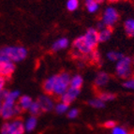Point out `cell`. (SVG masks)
I'll use <instances>...</instances> for the list:
<instances>
[{
	"label": "cell",
	"mask_w": 134,
	"mask_h": 134,
	"mask_svg": "<svg viewBox=\"0 0 134 134\" xmlns=\"http://www.w3.org/2000/svg\"><path fill=\"white\" fill-rule=\"evenodd\" d=\"M26 48L23 46H6L0 49V55L6 56L12 62H21L27 56Z\"/></svg>",
	"instance_id": "cell-1"
},
{
	"label": "cell",
	"mask_w": 134,
	"mask_h": 134,
	"mask_svg": "<svg viewBox=\"0 0 134 134\" xmlns=\"http://www.w3.org/2000/svg\"><path fill=\"white\" fill-rule=\"evenodd\" d=\"M115 73L119 78L125 80L132 77L133 70H132L131 58L124 55L120 60L117 61L115 66Z\"/></svg>",
	"instance_id": "cell-2"
},
{
	"label": "cell",
	"mask_w": 134,
	"mask_h": 134,
	"mask_svg": "<svg viewBox=\"0 0 134 134\" xmlns=\"http://www.w3.org/2000/svg\"><path fill=\"white\" fill-rule=\"evenodd\" d=\"M54 76H55V81H54V94H53V96L60 98L69 88L70 76H69V74L68 72H61V73L54 75Z\"/></svg>",
	"instance_id": "cell-3"
},
{
	"label": "cell",
	"mask_w": 134,
	"mask_h": 134,
	"mask_svg": "<svg viewBox=\"0 0 134 134\" xmlns=\"http://www.w3.org/2000/svg\"><path fill=\"white\" fill-rule=\"evenodd\" d=\"M23 113V110L17 103H10L7 101H2L1 109V117L5 120H9Z\"/></svg>",
	"instance_id": "cell-4"
},
{
	"label": "cell",
	"mask_w": 134,
	"mask_h": 134,
	"mask_svg": "<svg viewBox=\"0 0 134 134\" xmlns=\"http://www.w3.org/2000/svg\"><path fill=\"white\" fill-rule=\"evenodd\" d=\"M119 20V13L114 8L108 7L105 10L103 11L101 22L106 27H112L115 25Z\"/></svg>",
	"instance_id": "cell-5"
},
{
	"label": "cell",
	"mask_w": 134,
	"mask_h": 134,
	"mask_svg": "<svg viewBox=\"0 0 134 134\" xmlns=\"http://www.w3.org/2000/svg\"><path fill=\"white\" fill-rule=\"evenodd\" d=\"M15 71V64L6 56L0 55V76L8 79Z\"/></svg>",
	"instance_id": "cell-6"
},
{
	"label": "cell",
	"mask_w": 134,
	"mask_h": 134,
	"mask_svg": "<svg viewBox=\"0 0 134 134\" xmlns=\"http://www.w3.org/2000/svg\"><path fill=\"white\" fill-rule=\"evenodd\" d=\"M72 50L76 51L77 53H79V54H81V57H82L81 58V61H82V62H83L85 56H86L87 54H89L90 53L93 51V50L88 47V45L85 43L83 36L77 38L76 40L72 42Z\"/></svg>",
	"instance_id": "cell-7"
},
{
	"label": "cell",
	"mask_w": 134,
	"mask_h": 134,
	"mask_svg": "<svg viewBox=\"0 0 134 134\" xmlns=\"http://www.w3.org/2000/svg\"><path fill=\"white\" fill-rule=\"evenodd\" d=\"M83 37L88 47L91 48L92 50L97 49L99 40H98V31L96 28H93V27L88 28Z\"/></svg>",
	"instance_id": "cell-8"
},
{
	"label": "cell",
	"mask_w": 134,
	"mask_h": 134,
	"mask_svg": "<svg viewBox=\"0 0 134 134\" xmlns=\"http://www.w3.org/2000/svg\"><path fill=\"white\" fill-rule=\"evenodd\" d=\"M38 103L40 104L41 111L44 113L51 112L52 110L54 108V100L50 98L49 95H43V96H40L37 99Z\"/></svg>",
	"instance_id": "cell-9"
},
{
	"label": "cell",
	"mask_w": 134,
	"mask_h": 134,
	"mask_svg": "<svg viewBox=\"0 0 134 134\" xmlns=\"http://www.w3.org/2000/svg\"><path fill=\"white\" fill-rule=\"evenodd\" d=\"M25 123L21 119L17 118L12 122H9V132L8 134H25Z\"/></svg>",
	"instance_id": "cell-10"
},
{
	"label": "cell",
	"mask_w": 134,
	"mask_h": 134,
	"mask_svg": "<svg viewBox=\"0 0 134 134\" xmlns=\"http://www.w3.org/2000/svg\"><path fill=\"white\" fill-rule=\"evenodd\" d=\"M81 90L80 89H74V88H71L69 87V89L60 97L61 101L64 103H67V104H71L75 99L77 98V97L80 94Z\"/></svg>",
	"instance_id": "cell-11"
},
{
	"label": "cell",
	"mask_w": 134,
	"mask_h": 134,
	"mask_svg": "<svg viewBox=\"0 0 134 134\" xmlns=\"http://www.w3.org/2000/svg\"><path fill=\"white\" fill-rule=\"evenodd\" d=\"M110 81V76L109 74L105 71H100L97 74L96 78L94 81V85L96 87L99 88V87L105 86Z\"/></svg>",
	"instance_id": "cell-12"
},
{
	"label": "cell",
	"mask_w": 134,
	"mask_h": 134,
	"mask_svg": "<svg viewBox=\"0 0 134 134\" xmlns=\"http://www.w3.org/2000/svg\"><path fill=\"white\" fill-rule=\"evenodd\" d=\"M54 81H55V76H52L50 78L46 79L43 83V90H44L45 94L49 95V96H53L54 94Z\"/></svg>",
	"instance_id": "cell-13"
},
{
	"label": "cell",
	"mask_w": 134,
	"mask_h": 134,
	"mask_svg": "<svg viewBox=\"0 0 134 134\" xmlns=\"http://www.w3.org/2000/svg\"><path fill=\"white\" fill-rule=\"evenodd\" d=\"M69 41L68 38H61L59 40H55L53 45H52V51L53 52H57V51H60V50L63 49H66V48L69 46Z\"/></svg>",
	"instance_id": "cell-14"
},
{
	"label": "cell",
	"mask_w": 134,
	"mask_h": 134,
	"mask_svg": "<svg viewBox=\"0 0 134 134\" xmlns=\"http://www.w3.org/2000/svg\"><path fill=\"white\" fill-rule=\"evenodd\" d=\"M33 103V99L29 96H22L19 98L18 99V104L20 106V108L23 110V111H26V110H29L31 104Z\"/></svg>",
	"instance_id": "cell-15"
},
{
	"label": "cell",
	"mask_w": 134,
	"mask_h": 134,
	"mask_svg": "<svg viewBox=\"0 0 134 134\" xmlns=\"http://www.w3.org/2000/svg\"><path fill=\"white\" fill-rule=\"evenodd\" d=\"M113 34L112 27H104L103 29L98 31V40L99 42H105L110 40Z\"/></svg>",
	"instance_id": "cell-16"
},
{
	"label": "cell",
	"mask_w": 134,
	"mask_h": 134,
	"mask_svg": "<svg viewBox=\"0 0 134 134\" xmlns=\"http://www.w3.org/2000/svg\"><path fill=\"white\" fill-rule=\"evenodd\" d=\"M83 83V77L77 74V75H74L72 78H70V83H69V87L74 88V89H80L82 88Z\"/></svg>",
	"instance_id": "cell-17"
},
{
	"label": "cell",
	"mask_w": 134,
	"mask_h": 134,
	"mask_svg": "<svg viewBox=\"0 0 134 134\" xmlns=\"http://www.w3.org/2000/svg\"><path fill=\"white\" fill-rule=\"evenodd\" d=\"M124 28H125V32L129 38L134 37V19L131 18L126 20L124 23Z\"/></svg>",
	"instance_id": "cell-18"
},
{
	"label": "cell",
	"mask_w": 134,
	"mask_h": 134,
	"mask_svg": "<svg viewBox=\"0 0 134 134\" xmlns=\"http://www.w3.org/2000/svg\"><path fill=\"white\" fill-rule=\"evenodd\" d=\"M37 123H38V120H37L36 116H33V115L29 116L28 118L26 119V121L25 122V131L30 132V131H32V130H34L36 129Z\"/></svg>",
	"instance_id": "cell-19"
},
{
	"label": "cell",
	"mask_w": 134,
	"mask_h": 134,
	"mask_svg": "<svg viewBox=\"0 0 134 134\" xmlns=\"http://www.w3.org/2000/svg\"><path fill=\"white\" fill-rule=\"evenodd\" d=\"M19 98H20V92H19L18 90L9 91L7 96L3 98L2 101H7V102H10V103H16V101L19 99Z\"/></svg>",
	"instance_id": "cell-20"
},
{
	"label": "cell",
	"mask_w": 134,
	"mask_h": 134,
	"mask_svg": "<svg viewBox=\"0 0 134 134\" xmlns=\"http://www.w3.org/2000/svg\"><path fill=\"white\" fill-rule=\"evenodd\" d=\"M97 98H98L100 100H102L103 102H106V101H111L114 100V98H116V96L113 93H110V92H98V95H97Z\"/></svg>",
	"instance_id": "cell-21"
},
{
	"label": "cell",
	"mask_w": 134,
	"mask_h": 134,
	"mask_svg": "<svg viewBox=\"0 0 134 134\" xmlns=\"http://www.w3.org/2000/svg\"><path fill=\"white\" fill-rule=\"evenodd\" d=\"M85 7L90 13H95L96 11H98L99 5L95 0H85Z\"/></svg>",
	"instance_id": "cell-22"
},
{
	"label": "cell",
	"mask_w": 134,
	"mask_h": 134,
	"mask_svg": "<svg viewBox=\"0 0 134 134\" xmlns=\"http://www.w3.org/2000/svg\"><path fill=\"white\" fill-rule=\"evenodd\" d=\"M29 113H30V114L33 116H37L38 115V114H40L41 113H42V111H41V108H40V104L38 103V101H33V103L31 104V106H30V108H29Z\"/></svg>",
	"instance_id": "cell-23"
},
{
	"label": "cell",
	"mask_w": 134,
	"mask_h": 134,
	"mask_svg": "<svg viewBox=\"0 0 134 134\" xmlns=\"http://www.w3.org/2000/svg\"><path fill=\"white\" fill-rule=\"evenodd\" d=\"M123 56H124L123 54H121L119 52H115V51H111L107 54V58L110 61H112V62H117V61L120 60Z\"/></svg>",
	"instance_id": "cell-24"
},
{
	"label": "cell",
	"mask_w": 134,
	"mask_h": 134,
	"mask_svg": "<svg viewBox=\"0 0 134 134\" xmlns=\"http://www.w3.org/2000/svg\"><path fill=\"white\" fill-rule=\"evenodd\" d=\"M88 105L93 108H96V109H101V108L105 107V102H103L98 98H93V99H90L88 101Z\"/></svg>",
	"instance_id": "cell-25"
},
{
	"label": "cell",
	"mask_w": 134,
	"mask_h": 134,
	"mask_svg": "<svg viewBox=\"0 0 134 134\" xmlns=\"http://www.w3.org/2000/svg\"><path fill=\"white\" fill-rule=\"evenodd\" d=\"M69 104L67 103H64L62 101H60L59 103H57L55 106H54V110H55V112L59 114H62L64 113H66L69 110Z\"/></svg>",
	"instance_id": "cell-26"
},
{
	"label": "cell",
	"mask_w": 134,
	"mask_h": 134,
	"mask_svg": "<svg viewBox=\"0 0 134 134\" xmlns=\"http://www.w3.org/2000/svg\"><path fill=\"white\" fill-rule=\"evenodd\" d=\"M79 7V0H68L67 9L69 11L76 10Z\"/></svg>",
	"instance_id": "cell-27"
},
{
	"label": "cell",
	"mask_w": 134,
	"mask_h": 134,
	"mask_svg": "<svg viewBox=\"0 0 134 134\" xmlns=\"http://www.w3.org/2000/svg\"><path fill=\"white\" fill-rule=\"evenodd\" d=\"M123 86L126 89L134 90V77H130V78L127 79L123 83Z\"/></svg>",
	"instance_id": "cell-28"
},
{
	"label": "cell",
	"mask_w": 134,
	"mask_h": 134,
	"mask_svg": "<svg viewBox=\"0 0 134 134\" xmlns=\"http://www.w3.org/2000/svg\"><path fill=\"white\" fill-rule=\"evenodd\" d=\"M112 134H130L122 127H114L112 130Z\"/></svg>",
	"instance_id": "cell-29"
},
{
	"label": "cell",
	"mask_w": 134,
	"mask_h": 134,
	"mask_svg": "<svg viewBox=\"0 0 134 134\" xmlns=\"http://www.w3.org/2000/svg\"><path fill=\"white\" fill-rule=\"evenodd\" d=\"M79 114V110L78 109H71L68 111V117L69 119H74L76 118Z\"/></svg>",
	"instance_id": "cell-30"
},
{
	"label": "cell",
	"mask_w": 134,
	"mask_h": 134,
	"mask_svg": "<svg viewBox=\"0 0 134 134\" xmlns=\"http://www.w3.org/2000/svg\"><path fill=\"white\" fill-rule=\"evenodd\" d=\"M9 132V122H5L3 123V125L1 126V129H0V133L1 134H8Z\"/></svg>",
	"instance_id": "cell-31"
},
{
	"label": "cell",
	"mask_w": 134,
	"mask_h": 134,
	"mask_svg": "<svg viewBox=\"0 0 134 134\" xmlns=\"http://www.w3.org/2000/svg\"><path fill=\"white\" fill-rule=\"evenodd\" d=\"M103 127H106V129H112L113 130L114 127H116V123L113 120H108L103 124Z\"/></svg>",
	"instance_id": "cell-32"
},
{
	"label": "cell",
	"mask_w": 134,
	"mask_h": 134,
	"mask_svg": "<svg viewBox=\"0 0 134 134\" xmlns=\"http://www.w3.org/2000/svg\"><path fill=\"white\" fill-rule=\"evenodd\" d=\"M5 85H6V78L0 76V98H1V93L5 89Z\"/></svg>",
	"instance_id": "cell-33"
},
{
	"label": "cell",
	"mask_w": 134,
	"mask_h": 134,
	"mask_svg": "<svg viewBox=\"0 0 134 134\" xmlns=\"http://www.w3.org/2000/svg\"><path fill=\"white\" fill-rule=\"evenodd\" d=\"M95 1H96V2L98 3V5H100V4H102V3L104 2L105 0H95Z\"/></svg>",
	"instance_id": "cell-34"
},
{
	"label": "cell",
	"mask_w": 134,
	"mask_h": 134,
	"mask_svg": "<svg viewBox=\"0 0 134 134\" xmlns=\"http://www.w3.org/2000/svg\"><path fill=\"white\" fill-rule=\"evenodd\" d=\"M108 1L111 3H117V2H119V1H122V0H108Z\"/></svg>",
	"instance_id": "cell-35"
},
{
	"label": "cell",
	"mask_w": 134,
	"mask_h": 134,
	"mask_svg": "<svg viewBox=\"0 0 134 134\" xmlns=\"http://www.w3.org/2000/svg\"><path fill=\"white\" fill-rule=\"evenodd\" d=\"M1 109H2V101L0 100V116H1Z\"/></svg>",
	"instance_id": "cell-36"
},
{
	"label": "cell",
	"mask_w": 134,
	"mask_h": 134,
	"mask_svg": "<svg viewBox=\"0 0 134 134\" xmlns=\"http://www.w3.org/2000/svg\"><path fill=\"white\" fill-rule=\"evenodd\" d=\"M131 64H132V67H134V56L131 58Z\"/></svg>",
	"instance_id": "cell-37"
},
{
	"label": "cell",
	"mask_w": 134,
	"mask_h": 134,
	"mask_svg": "<svg viewBox=\"0 0 134 134\" xmlns=\"http://www.w3.org/2000/svg\"><path fill=\"white\" fill-rule=\"evenodd\" d=\"M130 134H134V133H130Z\"/></svg>",
	"instance_id": "cell-38"
}]
</instances>
